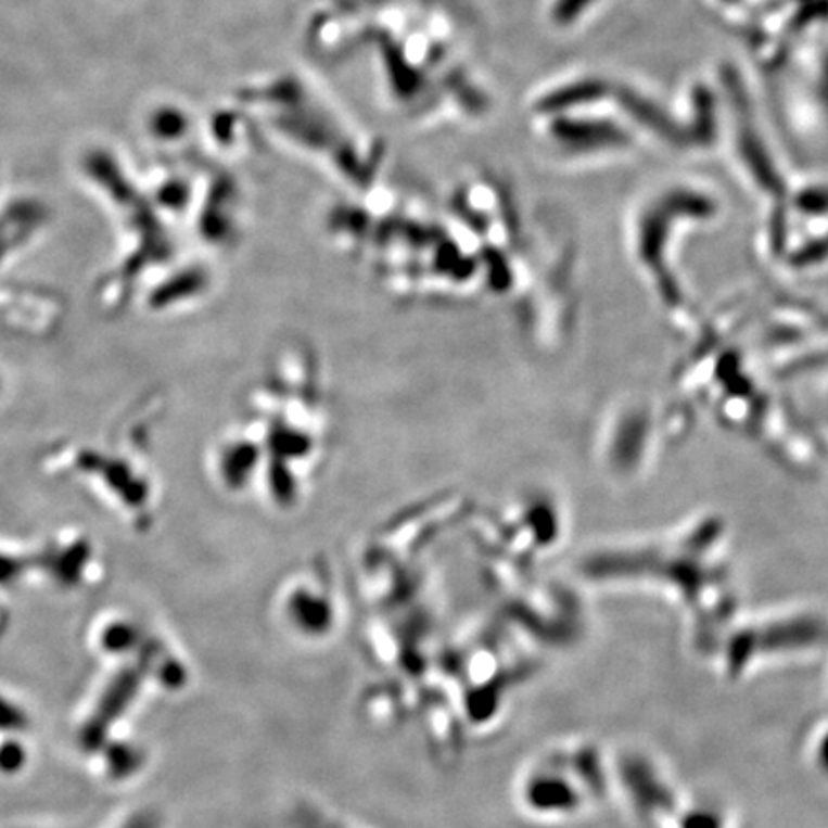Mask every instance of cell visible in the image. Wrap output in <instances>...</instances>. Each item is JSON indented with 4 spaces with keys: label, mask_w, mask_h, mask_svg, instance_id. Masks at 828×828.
<instances>
[{
    "label": "cell",
    "mask_w": 828,
    "mask_h": 828,
    "mask_svg": "<svg viewBox=\"0 0 828 828\" xmlns=\"http://www.w3.org/2000/svg\"><path fill=\"white\" fill-rule=\"evenodd\" d=\"M558 137H560L562 142L577 148L607 147V144H615V139H620L614 129H610L607 125L597 127V125H593L590 122H585V125L575 124L574 122V124L564 127Z\"/></svg>",
    "instance_id": "obj_1"
},
{
    "label": "cell",
    "mask_w": 828,
    "mask_h": 828,
    "mask_svg": "<svg viewBox=\"0 0 828 828\" xmlns=\"http://www.w3.org/2000/svg\"><path fill=\"white\" fill-rule=\"evenodd\" d=\"M593 2H595V0H558V4L555 7V16H557L560 22L570 24V22L577 20V14H579L582 10L585 12V10L589 9Z\"/></svg>",
    "instance_id": "obj_2"
},
{
    "label": "cell",
    "mask_w": 828,
    "mask_h": 828,
    "mask_svg": "<svg viewBox=\"0 0 828 828\" xmlns=\"http://www.w3.org/2000/svg\"><path fill=\"white\" fill-rule=\"evenodd\" d=\"M24 750L16 742H9L0 748V769L2 772H16L24 763Z\"/></svg>",
    "instance_id": "obj_3"
},
{
    "label": "cell",
    "mask_w": 828,
    "mask_h": 828,
    "mask_svg": "<svg viewBox=\"0 0 828 828\" xmlns=\"http://www.w3.org/2000/svg\"><path fill=\"white\" fill-rule=\"evenodd\" d=\"M24 725V717L17 712L16 708L7 704L4 700H0V727L2 729H16Z\"/></svg>",
    "instance_id": "obj_4"
},
{
    "label": "cell",
    "mask_w": 828,
    "mask_h": 828,
    "mask_svg": "<svg viewBox=\"0 0 828 828\" xmlns=\"http://www.w3.org/2000/svg\"><path fill=\"white\" fill-rule=\"evenodd\" d=\"M127 828H148L142 820H137V823H132L131 827Z\"/></svg>",
    "instance_id": "obj_5"
}]
</instances>
